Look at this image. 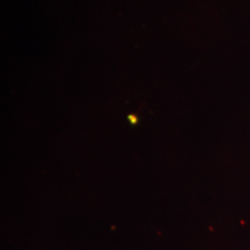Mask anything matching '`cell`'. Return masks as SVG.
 I'll list each match as a JSON object with an SVG mask.
<instances>
[{
    "label": "cell",
    "mask_w": 250,
    "mask_h": 250,
    "mask_svg": "<svg viewBox=\"0 0 250 250\" xmlns=\"http://www.w3.org/2000/svg\"><path fill=\"white\" fill-rule=\"evenodd\" d=\"M127 121L130 122V124L132 125V126H136L137 124H138V122H139V117L137 116L136 114H129L127 115Z\"/></svg>",
    "instance_id": "6da1fadb"
}]
</instances>
